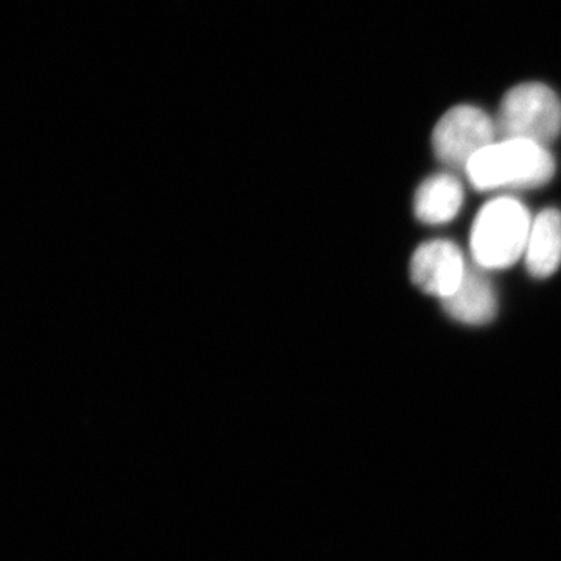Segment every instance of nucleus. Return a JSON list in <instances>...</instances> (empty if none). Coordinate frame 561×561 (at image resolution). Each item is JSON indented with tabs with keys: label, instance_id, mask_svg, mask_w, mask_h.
Listing matches in <instances>:
<instances>
[{
	"label": "nucleus",
	"instance_id": "nucleus-4",
	"mask_svg": "<svg viewBox=\"0 0 561 561\" xmlns=\"http://www.w3.org/2000/svg\"><path fill=\"white\" fill-rule=\"evenodd\" d=\"M496 122L472 105L454 106L435 125L432 146L435 157L456 169L467 171L472 158L496 142Z\"/></svg>",
	"mask_w": 561,
	"mask_h": 561
},
{
	"label": "nucleus",
	"instance_id": "nucleus-5",
	"mask_svg": "<svg viewBox=\"0 0 561 561\" xmlns=\"http://www.w3.org/2000/svg\"><path fill=\"white\" fill-rule=\"evenodd\" d=\"M467 272L463 254L456 243L431 241L423 243L413 254L411 276L413 283L426 294L435 297H451L459 289Z\"/></svg>",
	"mask_w": 561,
	"mask_h": 561
},
{
	"label": "nucleus",
	"instance_id": "nucleus-1",
	"mask_svg": "<svg viewBox=\"0 0 561 561\" xmlns=\"http://www.w3.org/2000/svg\"><path fill=\"white\" fill-rule=\"evenodd\" d=\"M465 172L479 191L538 187L551 181L556 161L546 147L529 140H496L476 154Z\"/></svg>",
	"mask_w": 561,
	"mask_h": 561
},
{
	"label": "nucleus",
	"instance_id": "nucleus-2",
	"mask_svg": "<svg viewBox=\"0 0 561 561\" xmlns=\"http://www.w3.org/2000/svg\"><path fill=\"white\" fill-rule=\"evenodd\" d=\"M531 221L526 206L502 197L486 203L471 230V253L481 268H507L526 251Z\"/></svg>",
	"mask_w": 561,
	"mask_h": 561
},
{
	"label": "nucleus",
	"instance_id": "nucleus-7",
	"mask_svg": "<svg viewBox=\"0 0 561 561\" xmlns=\"http://www.w3.org/2000/svg\"><path fill=\"white\" fill-rule=\"evenodd\" d=\"M527 271L535 278H548L561 262V213L545 209L531 221L526 251Z\"/></svg>",
	"mask_w": 561,
	"mask_h": 561
},
{
	"label": "nucleus",
	"instance_id": "nucleus-6",
	"mask_svg": "<svg viewBox=\"0 0 561 561\" xmlns=\"http://www.w3.org/2000/svg\"><path fill=\"white\" fill-rule=\"evenodd\" d=\"M442 301L448 316L461 323L485 324L496 316V294L474 265H467L459 289Z\"/></svg>",
	"mask_w": 561,
	"mask_h": 561
},
{
	"label": "nucleus",
	"instance_id": "nucleus-3",
	"mask_svg": "<svg viewBox=\"0 0 561 561\" xmlns=\"http://www.w3.org/2000/svg\"><path fill=\"white\" fill-rule=\"evenodd\" d=\"M501 140H529L548 147L561 131V101L552 88L529 81L512 88L496 117Z\"/></svg>",
	"mask_w": 561,
	"mask_h": 561
},
{
	"label": "nucleus",
	"instance_id": "nucleus-8",
	"mask_svg": "<svg viewBox=\"0 0 561 561\" xmlns=\"http://www.w3.org/2000/svg\"><path fill=\"white\" fill-rule=\"evenodd\" d=\"M463 205V187L449 173L431 176L415 194V214L423 224H448Z\"/></svg>",
	"mask_w": 561,
	"mask_h": 561
}]
</instances>
